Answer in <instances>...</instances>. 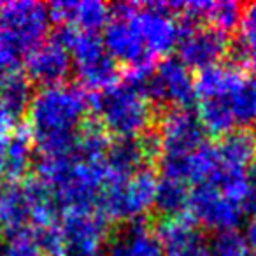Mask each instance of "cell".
Instances as JSON below:
<instances>
[{"label": "cell", "instance_id": "1", "mask_svg": "<svg viewBox=\"0 0 256 256\" xmlns=\"http://www.w3.org/2000/svg\"><path fill=\"white\" fill-rule=\"evenodd\" d=\"M195 102L204 130L223 137L256 120V81L238 67L214 65L195 78Z\"/></svg>", "mask_w": 256, "mask_h": 256}, {"label": "cell", "instance_id": "2", "mask_svg": "<svg viewBox=\"0 0 256 256\" xmlns=\"http://www.w3.org/2000/svg\"><path fill=\"white\" fill-rule=\"evenodd\" d=\"M90 98L76 84H56L34 93L26 109L28 134L42 156H64L74 151L86 124Z\"/></svg>", "mask_w": 256, "mask_h": 256}, {"label": "cell", "instance_id": "3", "mask_svg": "<svg viewBox=\"0 0 256 256\" xmlns=\"http://www.w3.org/2000/svg\"><path fill=\"white\" fill-rule=\"evenodd\" d=\"M37 179L51 193L58 210L98 209L110 172L106 160H86L76 154L42 156L37 164Z\"/></svg>", "mask_w": 256, "mask_h": 256}, {"label": "cell", "instance_id": "4", "mask_svg": "<svg viewBox=\"0 0 256 256\" xmlns=\"http://www.w3.org/2000/svg\"><path fill=\"white\" fill-rule=\"evenodd\" d=\"M90 109L95 112L98 126L116 139L144 136L153 123V104L137 70H130L123 81H116L90 98Z\"/></svg>", "mask_w": 256, "mask_h": 256}, {"label": "cell", "instance_id": "5", "mask_svg": "<svg viewBox=\"0 0 256 256\" xmlns=\"http://www.w3.org/2000/svg\"><path fill=\"white\" fill-rule=\"evenodd\" d=\"M158 178L151 168L107 181L98 202V210L107 221L132 223L139 221L154 204Z\"/></svg>", "mask_w": 256, "mask_h": 256}, {"label": "cell", "instance_id": "6", "mask_svg": "<svg viewBox=\"0 0 256 256\" xmlns=\"http://www.w3.org/2000/svg\"><path fill=\"white\" fill-rule=\"evenodd\" d=\"M62 30L70 50L72 72L81 88L102 92L118 81L120 64L106 48L102 36L93 32H74L65 26Z\"/></svg>", "mask_w": 256, "mask_h": 256}, {"label": "cell", "instance_id": "7", "mask_svg": "<svg viewBox=\"0 0 256 256\" xmlns=\"http://www.w3.org/2000/svg\"><path fill=\"white\" fill-rule=\"evenodd\" d=\"M139 70L140 84L151 104L186 109L195 102V78L178 58H164L158 64Z\"/></svg>", "mask_w": 256, "mask_h": 256}, {"label": "cell", "instance_id": "8", "mask_svg": "<svg viewBox=\"0 0 256 256\" xmlns=\"http://www.w3.org/2000/svg\"><path fill=\"white\" fill-rule=\"evenodd\" d=\"M64 256H86L98 252L106 242L109 226L107 218L98 209L65 210L56 218Z\"/></svg>", "mask_w": 256, "mask_h": 256}, {"label": "cell", "instance_id": "9", "mask_svg": "<svg viewBox=\"0 0 256 256\" xmlns=\"http://www.w3.org/2000/svg\"><path fill=\"white\" fill-rule=\"evenodd\" d=\"M178 60L190 70H206L220 65L228 51L226 34L204 23H188L181 20V32L176 44Z\"/></svg>", "mask_w": 256, "mask_h": 256}, {"label": "cell", "instance_id": "10", "mask_svg": "<svg viewBox=\"0 0 256 256\" xmlns=\"http://www.w3.org/2000/svg\"><path fill=\"white\" fill-rule=\"evenodd\" d=\"M206 130L188 109H170L162 118L154 132L158 142V158H184L206 144Z\"/></svg>", "mask_w": 256, "mask_h": 256}, {"label": "cell", "instance_id": "11", "mask_svg": "<svg viewBox=\"0 0 256 256\" xmlns=\"http://www.w3.org/2000/svg\"><path fill=\"white\" fill-rule=\"evenodd\" d=\"M188 210L200 228H212L216 234L237 230L244 218L242 202L206 182L192 188Z\"/></svg>", "mask_w": 256, "mask_h": 256}, {"label": "cell", "instance_id": "12", "mask_svg": "<svg viewBox=\"0 0 256 256\" xmlns=\"http://www.w3.org/2000/svg\"><path fill=\"white\" fill-rule=\"evenodd\" d=\"M72 72V58L64 30L44 39L25 56V76L30 82L48 86L64 84Z\"/></svg>", "mask_w": 256, "mask_h": 256}, {"label": "cell", "instance_id": "13", "mask_svg": "<svg viewBox=\"0 0 256 256\" xmlns=\"http://www.w3.org/2000/svg\"><path fill=\"white\" fill-rule=\"evenodd\" d=\"M154 156H158L156 136L148 132L140 137L114 139L107 146L104 160L112 178H123L150 168V160Z\"/></svg>", "mask_w": 256, "mask_h": 256}, {"label": "cell", "instance_id": "14", "mask_svg": "<svg viewBox=\"0 0 256 256\" xmlns=\"http://www.w3.org/2000/svg\"><path fill=\"white\" fill-rule=\"evenodd\" d=\"M158 235L164 256H209V240L192 218L165 220Z\"/></svg>", "mask_w": 256, "mask_h": 256}, {"label": "cell", "instance_id": "15", "mask_svg": "<svg viewBox=\"0 0 256 256\" xmlns=\"http://www.w3.org/2000/svg\"><path fill=\"white\" fill-rule=\"evenodd\" d=\"M50 14L51 20L60 22L68 30L96 34L110 20V6L96 0L54 2L50 6Z\"/></svg>", "mask_w": 256, "mask_h": 256}, {"label": "cell", "instance_id": "16", "mask_svg": "<svg viewBox=\"0 0 256 256\" xmlns=\"http://www.w3.org/2000/svg\"><path fill=\"white\" fill-rule=\"evenodd\" d=\"M106 256H164L160 235L142 220L124 223L112 235Z\"/></svg>", "mask_w": 256, "mask_h": 256}, {"label": "cell", "instance_id": "17", "mask_svg": "<svg viewBox=\"0 0 256 256\" xmlns=\"http://www.w3.org/2000/svg\"><path fill=\"white\" fill-rule=\"evenodd\" d=\"M4 168L6 182L22 181L34 164V142L28 132L9 134L4 140Z\"/></svg>", "mask_w": 256, "mask_h": 256}, {"label": "cell", "instance_id": "18", "mask_svg": "<svg viewBox=\"0 0 256 256\" xmlns=\"http://www.w3.org/2000/svg\"><path fill=\"white\" fill-rule=\"evenodd\" d=\"M190 193H192L190 184L178 181V179L160 176L156 184V193H154L153 207L160 214H164L165 220L179 218L188 210Z\"/></svg>", "mask_w": 256, "mask_h": 256}, {"label": "cell", "instance_id": "19", "mask_svg": "<svg viewBox=\"0 0 256 256\" xmlns=\"http://www.w3.org/2000/svg\"><path fill=\"white\" fill-rule=\"evenodd\" d=\"M209 256H256L246 237L237 230L220 232L209 240Z\"/></svg>", "mask_w": 256, "mask_h": 256}, {"label": "cell", "instance_id": "20", "mask_svg": "<svg viewBox=\"0 0 256 256\" xmlns=\"http://www.w3.org/2000/svg\"><path fill=\"white\" fill-rule=\"evenodd\" d=\"M238 48L246 58L256 62V4H251L242 11L238 20Z\"/></svg>", "mask_w": 256, "mask_h": 256}, {"label": "cell", "instance_id": "21", "mask_svg": "<svg viewBox=\"0 0 256 256\" xmlns=\"http://www.w3.org/2000/svg\"><path fill=\"white\" fill-rule=\"evenodd\" d=\"M0 256H46L34 232L8 237L0 246Z\"/></svg>", "mask_w": 256, "mask_h": 256}, {"label": "cell", "instance_id": "22", "mask_svg": "<svg viewBox=\"0 0 256 256\" xmlns=\"http://www.w3.org/2000/svg\"><path fill=\"white\" fill-rule=\"evenodd\" d=\"M20 118L12 112L11 107L8 106V102H6L2 93H0V139H6Z\"/></svg>", "mask_w": 256, "mask_h": 256}, {"label": "cell", "instance_id": "23", "mask_svg": "<svg viewBox=\"0 0 256 256\" xmlns=\"http://www.w3.org/2000/svg\"><path fill=\"white\" fill-rule=\"evenodd\" d=\"M244 214L256 220V165H252L248 176V188L244 196Z\"/></svg>", "mask_w": 256, "mask_h": 256}, {"label": "cell", "instance_id": "24", "mask_svg": "<svg viewBox=\"0 0 256 256\" xmlns=\"http://www.w3.org/2000/svg\"><path fill=\"white\" fill-rule=\"evenodd\" d=\"M246 240H248V244L251 246V249L256 252V220L251 221V224L248 226V230H246Z\"/></svg>", "mask_w": 256, "mask_h": 256}, {"label": "cell", "instance_id": "25", "mask_svg": "<svg viewBox=\"0 0 256 256\" xmlns=\"http://www.w3.org/2000/svg\"><path fill=\"white\" fill-rule=\"evenodd\" d=\"M2 140L0 139V184L6 182V168H4V146H2Z\"/></svg>", "mask_w": 256, "mask_h": 256}, {"label": "cell", "instance_id": "26", "mask_svg": "<svg viewBox=\"0 0 256 256\" xmlns=\"http://www.w3.org/2000/svg\"><path fill=\"white\" fill-rule=\"evenodd\" d=\"M86 256H100L98 252H93V254H86Z\"/></svg>", "mask_w": 256, "mask_h": 256}, {"label": "cell", "instance_id": "27", "mask_svg": "<svg viewBox=\"0 0 256 256\" xmlns=\"http://www.w3.org/2000/svg\"><path fill=\"white\" fill-rule=\"evenodd\" d=\"M4 72H6V70H0V76H2V74H4Z\"/></svg>", "mask_w": 256, "mask_h": 256}, {"label": "cell", "instance_id": "28", "mask_svg": "<svg viewBox=\"0 0 256 256\" xmlns=\"http://www.w3.org/2000/svg\"><path fill=\"white\" fill-rule=\"evenodd\" d=\"M254 81H256V79H254Z\"/></svg>", "mask_w": 256, "mask_h": 256}]
</instances>
